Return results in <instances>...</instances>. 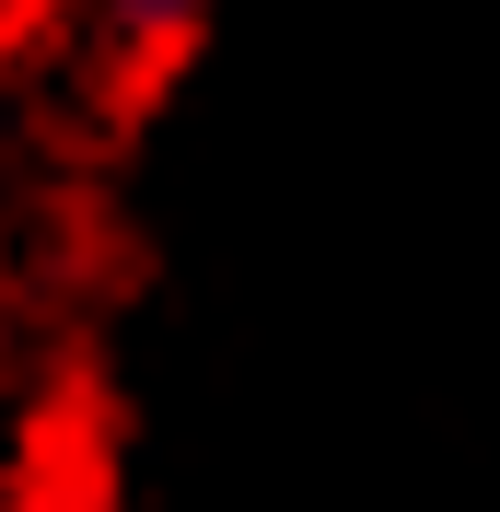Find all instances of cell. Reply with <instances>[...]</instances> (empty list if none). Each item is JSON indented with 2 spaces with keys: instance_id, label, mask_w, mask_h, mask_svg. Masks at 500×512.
<instances>
[{
  "instance_id": "obj_1",
  "label": "cell",
  "mask_w": 500,
  "mask_h": 512,
  "mask_svg": "<svg viewBox=\"0 0 500 512\" xmlns=\"http://www.w3.org/2000/svg\"><path fill=\"white\" fill-rule=\"evenodd\" d=\"M105 12H117V35H128V47H152V35H175V24H187V0H105Z\"/></svg>"
}]
</instances>
